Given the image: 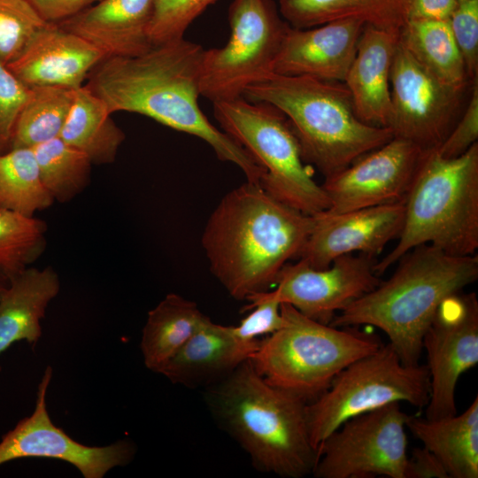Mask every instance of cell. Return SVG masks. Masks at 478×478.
<instances>
[{"label":"cell","instance_id":"6da1fadb","mask_svg":"<svg viewBox=\"0 0 478 478\" xmlns=\"http://www.w3.org/2000/svg\"><path fill=\"white\" fill-rule=\"evenodd\" d=\"M203 52L201 45L181 38L134 57H106L90 72L85 86L112 113L142 114L200 138L220 160L235 164L247 181L259 184L264 169L199 107Z\"/></svg>","mask_w":478,"mask_h":478},{"label":"cell","instance_id":"7a4b0ae2","mask_svg":"<svg viewBox=\"0 0 478 478\" xmlns=\"http://www.w3.org/2000/svg\"><path fill=\"white\" fill-rule=\"evenodd\" d=\"M314 225L259 184L233 189L210 215L201 243L212 274L237 299L267 290L289 260L298 258Z\"/></svg>","mask_w":478,"mask_h":478},{"label":"cell","instance_id":"3957f363","mask_svg":"<svg viewBox=\"0 0 478 478\" xmlns=\"http://www.w3.org/2000/svg\"><path fill=\"white\" fill-rule=\"evenodd\" d=\"M393 274L339 312L329 325L382 330L401 361L419 364L423 335L440 305L478 279V256H453L430 244L407 251Z\"/></svg>","mask_w":478,"mask_h":478},{"label":"cell","instance_id":"277c9868","mask_svg":"<svg viewBox=\"0 0 478 478\" xmlns=\"http://www.w3.org/2000/svg\"><path fill=\"white\" fill-rule=\"evenodd\" d=\"M213 412L260 470L282 477L312 473L317 451L307 402L267 382L248 359L210 392Z\"/></svg>","mask_w":478,"mask_h":478},{"label":"cell","instance_id":"5b68a950","mask_svg":"<svg viewBox=\"0 0 478 478\" xmlns=\"http://www.w3.org/2000/svg\"><path fill=\"white\" fill-rule=\"evenodd\" d=\"M243 97L280 110L297 138L303 160L325 178L394 137L389 128L368 125L357 116L343 81L272 73L248 87Z\"/></svg>","mask_w":478,"mask_h":478},{"label":"cell","instance_id":"8992f818","mask_svg":"<svg viewBox=\"0 0 478 478\" xmlns=\"http://www.w3.org/2000/svg\"><path fill=\"white\" fill-rule=\"evenodd\" d=\"M398 243L377 260L382 275L410 250L430 244L453 256L478 249V142L455 158L428 151L405 201Z\"/></svg>","mask_w":478,"mask_h":478},{"label":"cell","instance_id":"52a82bcc","mask_svg":"<svg viewBox=\"0 0 478 478\" xmlns=\"http://www.w3.org/2000/svg\"><path fill=\"white\" fill-rule=\"evenodd\" d=\"M281 312L282 326L259 341L249 360L267 382L307 403L346 366L382 345L374 335L319 322L289 304L281 303Z\"/></svg>","mask_w":478,"mask_h":478},{"label":"cell","instance_id":"ba28073f","mask_svg":"<svg viewBox=\"0 0 478 478\" xmlns=\"http://www.w3.org/2000/svg\"><path fill=\"white\" fill-rule=\"evenodd\" d=\"M213 114L223 132L264 169L259 185L268 195L307 215L328 208V197L303 160L297 138L280 110L239 97L214 103Z\"/></svg>","mask_w":478,"mask_h":478},{"label":"cell","instance_id":"9c48e42d","mask_svg":"<svg viewBox=\"0 0 478 478\" xmlns=\"http://www.w3.org/2000/svg\"><path fill=\"white\" fill-rule=\"evenodd\" d=\"M427 366L404 364L389 343L342 370L329 387L306 405V420L312 447L347 420L391 403L427 405L429 397Z\"/></svg>","mask_w":478,"mask_h":478},{"label":"cell","instance_id":"30bf717a","mask_svg":"<svg viewBox=\"0 0 478 478\" xmlns=\"http://www.w3.org/2000/svg\"><path fill=\"white\" fill-rule=\"evenodd\" d=\"M228 20L227 44L202 55L200 93L212 104L243 97L248 87L274 73L290 27L274 0H234Z\"/></svg>","mask_w":478,"mask_h":478},{"label":"cell","instance_id":"8fae6325","mask_svg":"<svg viewBox=\"0 0 478 478\" xmlns=\"http://www.w3.org/2000/svg\"><path fill=\"white\" fill-rule=\"evenodd\" d=\"M408 417L399 403H391L347 420L320 444L312 474L317 478H405Z\"/></svg>","mask_w":478,"mask_h":478},{"label":"cell","instance_id":"7c38bea8","mask_svg":"<svg viewBox=\"0 0 478 478\" xmlns=\"http://www.w3.org/2000/svg\"><path fill=\"white\" fill-rule=\"evenodd\" d=\"M472 86L457 88L441 81L398 42L390 73L389 128L393 136L424 151L437 150L459 120Z\"/></svg>","mask_w":478,"mask_h":478},{"label":"cell","instance_id":"4fadbf2b","mask_svg":"<svg viewBox=\"0 0 478 478\" xmlns=\"http://www.w3.org/2000/svg\"><path fill=\"white\" fill-rule=\"evenodd\" d=\"M428 355L429 397L426 418L457 413L455 389L460 375L478 363V300L462 292L439 307L422 338Z\"/></svg>","mask_w":478,"mask_h":478},{"label":"cell","instance_id":"5bb4252c","mask_svg":"<svg viewBox=\"0 0 478 478\" xmlns=\"http://www.w3.org/2000/svg\"><path fill=\"white\" fill-rule=\"evenodd\" d=\"M376 261L375 256L351 253L338 257L327 268L317 269L298 258L281 268L276 288L266 293L310 319L330 324L339 312L382 281L374 271Z\"/></svg>","mask_w":478,"mask_h":478},{"label":"cell","instance_id":"9a60e30c","mask_svg":"<svg viewBox=\"0 0 478 478\" xmlns=\"http://www.w3.org/2000/svg\"><path fill=\"white\" fill-rule=\"evenodd\" d=\"M428 151L393 137L342 171L325 178L321 187L338 214L367 207L403 203Z\"/></svg>","mask_w":478,"mask_h":478},{"label":"cell","instance_id":"2e32d148","mask_svg":"<svg viewBox=\"0 0 478 478\" xmlns=\"http://www.w3.org/2000/svg\"><path fill=\"white\" fill-rule=\"evenodd\" d=\"M52 377L47 366L39 383L33 413L18 422L0 442V465L21 458H47L74 466L85 478H103L108 471L129 463L132 443L120 440L107 446H88L70 437L50 420L46 395Z\"/></svg>","mask_w":478,"mask_h":478},{"label":"cell","instance_id":"e0dca14e","mask_svg":"<svg viewBox=\"0 0 478 478\" xmlns=\"http://www.w3.org/2000/svg\"><path fill=\"white\" fill-rule=\"evenodd\" d=\"M314 225L298 258L317 269L328 267L340 256L353 252L379 254L404 225L405 202L338 214L312 215Z\"/></svg>","mask_w":478,"mask_h":478},{"label":"cell","instance_id":"ac0fdd59","mask_svg":"<svg viewBox=\"0 0 478 478\" xmlns=\"http://www.w3.org/2000/svg\"><path fill=\"white\" fill-rule=\"evenodd\" d=\"M365 24L338 19L315 28L289 27L274 73L344 81Z\"/></svg>","mask_w":478,"mask_h":478},{"label":"cell","instance_id":"d6986e66","mask_svg":"<svg viewBox=\"0 0 478 478\" xmlns=\"http://www.w3.org/2000/svg\"><path fill=\"white\" fill-rule=\"evenodd\" d=\"M105 57L96 45L49 22L23 52L7 65L28 88L60 86L78 89Z\"/></svg>","mask_w":478,"mask_h":478},{"label":"cell","instance_id":"ffe728a7","mask_svg":"<svg viewBox=\"0 0 478 478\" xmlns=\"http://www.w3.org/2000/svg\"><path fill=\"white\" fill-rule=\"evenodd\" d=\"M155 0H101L57 24L99 48L105 57H134L150 50L148 27Z\"/></svg>","mask_w":478,"mask_h":478},{"label":"cell","instance_id":"44dd1931","mask_svg":"<svg viewBox=\"0 0 478 478\" xmlns=\"http://www.w3.org/2000/svg\"><path fill=\"white\" fill-rule=\"evenodd\" d=\"M398 35L365 25L344 83L357 116L365 123L389 128L390 73Z\"/></svg>","mask_w":478,"mask_h":478},{"label":"cell","instance_id":"7402d4cb","mask_svg":"<svg viewBox=\"0 0 478 478\" xmlns=\"http://www.w3.org/2000/svg\"><path fill=\"white\" fill-rule=\"evenodd\" d=\"M259 341L240 340L231 326L217 324L206 317L159 374L173 383L188 387L220 381L250 358Z\"/></svg>","mask_w":478,"mask_h":478},{"label":"cell","instance_id":"603a6c76","mask_svg":"<svg viewBox=\"0 0 478 478\" xmlns=\"http://www.w3.org/2000/svg\"><path fill=\"white\" fill-rule=\"evenodd\" d=\"M59 289V277L50 266H29L10 281L0 299V355L16 342L35 344L40 339L41 320Z\"/></svg>","mask_w":478,"mask_h":478},{"label":"cell","instance_id":"cb8c5ba5","mask_svg":"<svg viewBox=\"0 0 478 478\" xmlns=\"http://www.w3.org/2000/svg\"><path fill=\"white\" fill-rule=\"evenodd\" d=\"M406 428L444 466L449 478L478 477V397L463 413L428 420L409 416Z\"/></svg>","mask_w":478,"mask_h":478},{"label":"cell","instance_id":"d4e9b609","mask_svg":"<svg viewBox=\"0 0 478 478\" xmlns=\"http://www.w3.org/2000/svg\"><path fill=\"white\" fill-rule=\"evenodd\" d=\"M409 0H278L282 18L295 28H310L338 19L399 35L408 19Z\"/></svg>","mask_w":478,"mask_h":478},{"label":"cell","instance_id":"484cf974","mask_svg":"<svg viewBox=\"0 0 478 478\" xmlns=\"http://www.w3.org/2000/svg\"><path fill=\"white\" fill-rule=\"evenodd\" d=\"M112 114L106 103L83 85L74 89L59 137L85 153L92 164L112 163L125 134Z\"/></svg>","mask_w":478,"mask_h":478},{"label":"cell","instance_id":"4316f807","mask_svg":"<svg viewBox=\"0 0 478 478\" xmlns=\"http://www.w3.org/2000/svg\"><path fill=\"white\" fill-rule=\"evenodd\" d=\"M398 42L420 66L448 85L469 88L476 80L471 81L467 76L449 19H408Z\"/></svg>","mask_w":478,"mask_h":478},{"label":"cell","instance_id":"83f0119b","mask_svg":"<svg viewBox=\"0 0 478 478\" xmlns=\"http://www.w3.org/2000/svg\"><path fill=\"white\" fill-rule=\"evenodd\" d=\"M206 316L195 302L171 293L148 313L141 351L144 365L159 373L201 326Z\"/></svg>","mask_w":478,"mask_h":478},{"label":"cell","instance_id":"f1b7e54d","mask_svg":"<svg viewBox=\"0 0 478 478\" xmlns=\"http://www.w3.org/2000/svg\"><path fill=\"white\" fill-rule=\"evenodd\" d=\"M74 89L60 86L30 88L17 119L12 148H34L60 135Z\"/></svg>","mask_w":478,"mask_h":478},{"label":"cell","instance_id":"f546056e","mask_svg":"<svg viewBox=\"0 0 478 478\" xmlns=\"http://www.w3.org/2000/svg\"><path fill=\"white\" fill-rule=\"evenodd\" d=\"M54 203L40 176L32 148L0 153V208L28 216Z\"/></svg>","mask_w":478,"mask_h":478},{"label":"cell","instance_id":"4dcf8cb0","mask_svg":"<svg viewBox=\"0 0 478 478\" xmlns=\"http://www.w3.org/2000/svg\"><path fill=\"white\" fill-rule=\"evenodd\" d=\"M41 179L54 201L66 203L89 184V158L59 136L32 148Z\"/></svg>","mask_w":478,"mask_h":478},{"label":"cell","instance_id":"1f68e13d","mask_svg":"<svg viewBox=\"0 0 478 478\" xmlns=\"http://www.w3.org/2000/svg\"><path fill=\"white\" fill-rule=\"evenodd\" d=\"M46 231L35 216L0 208V269L10 281L42 254Z\"/></svg>","mask_w":478,"mask_h":478},{"label":"cell","instance_id":"d6a6232c","mask_svg":"<svg viewBox=\"0 0 478 478\" xmlns=\"http://www.w3.org/2000/svg\"><path fill=\"white\" fill-rule=\"evenodd\" d=\"M48 23L28 0H0V61L15 60Z\"/></svg>","mask_w":478,"mask_h":478},{"label":"cell","instance_id":"836d02e7","mask_svg":"<svg viewBox=\"0 0 478 478\" xmlns=\"http://www.w3.org/2000/svg\"><path fill=\"white\" fill-rule=\"evenodd\" d=\"M217 0H155L148 27L152 46L184 38L191 23Z\"/></svg>","mask_w":478,"mask_h":478},{"label":"cell","instance_id":"e575fe53","mask_svg":"<svg viewBox=\"0 0 478 478\" xmlns=\"http://www.w3.org/2000/svg\"><path fill=\"white\" fill-rule=\"evenodd\" d=\"M244 311L251 312L237 326H231L235 335L245 342L258 340L278 330L283 323L281 303L266 295V291L249 296Z\"/></svg>","mask_w":478,"mask_h":478},{"label":"cell","instance_id":"d590c367","mask_svg":"<svg viewBox=\"0 0 478 478\" xmlns=\"http://www.w3.org/2000/svg\"><path fill=\"white\" fill-rule=\"evenodd\" d=\"M449 22L474 81L478 78V0H456Z\"/></svg>","mask_w":478,"mask_h":478},{"label":"cell","instance_id":"8d00e7d4","mask_svg":"<svg viewBox=\"0 0 478 478\" xmlns=\"http://www.w3.org/2000/svg\"><path fill=\"white\" fill-rule=\"evenodd\" d=\"M29 93L30 88L0 61V153L11 149L15 124Z\"/></svg>","mask_w":478,"mask_h":478},{"label":"cell","instance_id":"74e56055","mask_svg":"<svg viewBox=\"0 0 478 478\" xmlns=\"http://www.w3.org/2000/svg\"><path fill=\"white\" fill-rule=\"evenodd\" d=\"M478 140V79L473 83L467 104L458 122L436 151L444 158L464 154Z\"/></svg>","mask_w":478,"mask_h":478},{"label":"cell","instance_id":"f35d334b","mask_svg":"<svg viewBox=\"0 0 478 478\" xmlns=\"http://www.w3.org/2000/svg\"><path fill=\"white\" fill-rule=\"evenodd\" d=\"M48 22L58 23L101 0H28Z\"/></svg>","mask_w":478,"mask_h":478},{"label":"cell","instance_id":"ab89813d","mask_svg":"<svg viewBox=\"0 0 478 478\" xmlns=\"http://www.w3.org/2000/svg\"><path fill=\"white\" fill-rule=\"evenodd\" d=\"M449 478L438 458L428 448H414L408 458L405 478Z\"/></svg>","mask_w":478,"mask_h":478},{"label":"cell","instance_id":"60d3db41","mask_svg":"<svg viewBox=\"0 0 478 478\" xmlns=\"http://www.w3.org/2000/svg\"><path fill=\"white\" fill-rule=\"evenodd\" d=\"M455 5L456 0H409L408 19H449Z\"/></svg>","mask_w":478,"mask_h":478},{"label":"cell","instance_id":"b9f144b4","mask_svg":"<svg viewBox=\"0 0 478 478\" xmlns=\"http://www.w3.org/2000/svg\"><path fill=\"white\" fill-rule=\"evenodd\" d=\"M10 284V279L7 275L0 269V299Z\"/></svg>","mask_w":478,"mask_h":478}]
</instances>
